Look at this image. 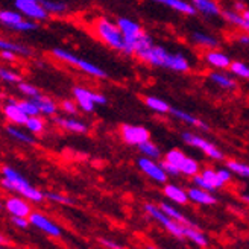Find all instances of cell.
<instances>
[{
	"instance_id": "cell-24",
	"label": "cell",
	"mask_w": 249,
	"mask_h": 249,
	"mask_svg": "<svg viewBox=\"0 0 249 249\" xmlns=\"http://www.w3.org/2000/svg\"><path fill=\"white\" fill-rule=\"evenodd\" d=\"M189 193V199L196 204H201V205H213L217 202V199L211 195V192H207L204 189H199V187H192V189L187 190Z\"/></svg>"
},
{
	"instance_id": "cell-41",
	"label": "cell",
	"mask_w": 249,
	"mask_h": 249,
	"mask_svg": "<svg viewBox=\"0 0 249 249\" xmlns=\"http://www.w3.org/2000/svg\"><path fill=\"white\" fill-rule=\"evenodd\" d=\"M0 79H2L3 82H6V84H18V82H21L20 74L16 70H11V69H6V67L0 69Z\"/></svg>"
},
{
	"instance_id": "cell-31",
	"label": "cell",
	"mask_w": 249,
	"mask_h": 249,
	"mask_svg": "<svg viewBox=\"0 0 249 249\" xmlns=\"http://www.w3.org/2000/svg\"><path fill=\"white\" fill-rule=\"evenodd\" d=\"M178 169H179V172L182 173V175H187V177L199 175V163L195 158H190V157H185Z\"/></svg>"
},
{
	"instance_id": "cell-32",
	"label": "cell",
	"mask_w": 249,
	"mask_h": 249,
	"mask_svg": "<svg viewBox=\"0 0 249 249\" xmlns=\"http://www.w3.org/2000/svg\"><path fill=\"white\" fill-rule=\"evenodd\" d=\"M41 3L49 14H53V16H61V14H64V12H67L69 9L67 3L59 2V0H41Z\"/></svg>"
},
{
	"instance_id": "cell-53",
	"label": "cell",
	"mask_w": 249,
	"mask_h": 249,
	"mask_svg": "<svg viewBox=\"0 0 249 249\" xmlns=\"http://www.w3.org/2000/svg\"><path fill=\"white\" fill-rule=\"evenodd\" d=\"M242 16H243V17H245V20H246V21L249 23V8H246V9H245V11L242 12Z\"/></svg>"
},
{
	"instance_id": "cell-3",
	"label": "cell",
	"mask_w": 249,
	"mask_h": 249,
	"mask_svg": "<svg viewBox=\"0 0 249 249\" xmlns=\"http://www.w3.org/2000/svg\"><path fill=\"white\" fill-rule=\"evenodd\" d=\"M93 31L96 36L101 40L105 46L117 52H123L124 49V38L123 34L119 29L117 23L109 20L107 17H99L93 21Z\"/></svg>"
},
{
	"instance_id": "cell-7",
	"label": "cell",
	"mask_w": 249,
	"mask_h": 249,
	"mask_svg": "<svg viewBox=\"0 0 249 249\" xmlns=\"http://www.w3.org/2000/svg\"><path fill=\"white\" fill-rule=\"evenodd\" d=\"M71 94L84 113H93L96 105H105L107 97L97 91L84 89V87H73Z\"/></svg>"
},
{
	"instance_id": "cell-19",
	"label": "cell",
	"mask_w": 249,
	"mask_h": 249,
	"mask_svg": "<svg viewBox=\"0 0 249 249\" xmlns=\"http://www.w3.org/2000/svg\"><path fill=\"white\" fill-rule=\"evenodd\" d=\"M170 116L172 117H175L177 120L185 123V124H189V126H193V128H197V129H202V131H208V124L205 122H202L201 119H197L196 116L190 114V113H187V111L184 109H179V108H173L170 109Z\"/></svg>"
},
{
	"instance_id": "cell-29",
	"label": "cell",
	"mask_w": 249,
	"mask_h": 249,
	"mask_svg": "<svg viewBox=\"0 0 249 249\" xmlns=\"http://www.w3.org/2000/svg\"><path fill=\"white\" fill-rule=\"evenodd\" d=\"M0 49H8V51H12L20 56H31L32 55V51L28 46L17 43V41H12V40H5V38L0 40Z\"/></svg>"
},
{
	"instance_id": "cell-23",
	"label": "cell",
	"mask_w": 249,
	"mask_h": 249,
	"mask_svg": "<svg viewBox=\"0 0 249 249\" xmlns=\"http://www.w3.org/2000/svg\"><path fill=\"white\" fill-rule=\"evenodd\" d=\"M222 17L228 24H231V26L249 34V23L245 20V17L242 16V12H237L232 8L231 9H223L222 11Z\"/></svg>"
},
{
	"instance_id": "cell-10",
	"label": "cell",
	"mask_w": 249,
	"mask_h": 249,
	"mask_svg": "<svg viewBox=\"0 0 249 249\" xmlns=\"http://www.w3.org/2000/svg\"><path fill=\"white\" fill-rule=\"evenodd\" d=\"M14 6L18 12L32 20V21H44L49 18V12L44 9L41 0H14Z\"/></svg>"
},
{
	"instance_id": "cell-49",
	"label": "cell",
	"mask_w": 249,
	"mask_h": 249,
	"mask_svg": "<svg viewBox=\"0 0 249 249\" xmlns=\"http://www.w3.org/2000/svg\"><path fill=\"white\" fill-rule=\"evenodd\" d=\"M99 242L102 243V246H105L107 249H123L122 245H119L114 240H109V239H99Z\"/></svg>"
},
{
	"instance_id": "cell-37",
	"label": "cell",
	"mask_w": 249,
	"mask_h": 249,
	"mask_svg": "<svg viewBox=\"0 0 249 249\" xmlns=\"http://www.w3.org/2000/svg\"><path fill=\"white\" fill-rule=\"evenodd\" d=\"M24 128H26L31 134H41L44 129H46V122L40 117V116H34V117H29V120L24 124Z\"/></svg>"
},
{
	"instance_id": "cell-16",
	"label": "cell",
	"mask_w": 249,
	"mask_h": 249,
	"mask_svg": "<svg viewBox=\"0 0 249 249\" xmlns=\"http://www.w3.org/2000/svg\"><path fill=\"white\" fill-rule=\"evenodd\" d=\"M190 3L195 6L197 14H201L207 18L222 17V8L216 0H190Z\"/></svg>"
},
{
	"instance_id": "cell-11",
	"label": "cell",
	"mask_w": 249,
	"mask_h": 249,
	"mask_svg": "<svg viewBox=\"0 0 249 249\" xmlns=\"http://www.w3.org/2000/svg\"><path fill=\"white\" fill-rule=\"evenodd\" d=\"M120 137L126 144L139 147L140 144L151 140V132H149L144 126H142V124L123 123L120 126Z\"/></svg>"
},
{
	"instance_id": "cell-4",
	"label": "cell",
	"mask_w": 249,
	"mask_h": 249,
	"mask_svg": "<svg viewBox=\"0 0 249 249\" xmlns=\"http://www.w3.org/2000/svg\"><path fill=\"white\" fill-rule=\"evenodd\" d=\"M52 56L61 62H64V64H69L71 67H76L79 69L81 71H84L85 74H89V76H93V78H107V71L104 69H101L99 66L93 64V62L87 61L78 55H74L73 52L67 51V49H62V47H55L52 49Z\"/></svg>"
},
{
	"instance_id": "cell-33",
	"label": "cell",
	"mask_w": 249,
	"mask_h": 249,
	"mask_svg": "<svg viewBox=\"0 0 249 249\" xmlns=\"http://www.w3.org/2000/svg\"><path fill=\"white\" fill-rule=\"evenodd\" d=\"M185 237L189 240H192L193 243H196L197 246H201V248H205L208 245L205 234L199 231L196 227H185Z\"/></svg>"
},
{
	"instance_id": "cell-17",
	"label": "cell",
	"mask_w": 249,
	"mask_h": 249,
	"mask_svg": "<svg viewBox=\"0 0 249 249\" xmlns=\"http://www.w3.org/2000/svg\"><path fill=\"white\" fill-rule=\"evenodd\" d=\"M235 76H232L231 73H225V70H214L208 74V81L216 85L217 89H222V90H235L237 89V82L234 79Z\"/></svg>"
},
{
	"instance_id": "cell-43",
	"label": "cell",
	"mask_w": 249,
	"mask_h": 249,
	"mask_svg": "<svg viewBox=\"0 0 249 249\" xmlns=\"http://www.w3.org/2000/svg\"><path fill=\"white\" fill-rule=\"evenodd\" d=\"M59 108L62 113H66L67 116H74L78 113V108L79 105L76 104V101H71V99H64L61 104H59Z\"/></svg>"
},
{
	"instance_id": "cell-6",
	"label": "cell",
	"mask_w": 249,
	"mask_h": 249,
	"mask_svg": "<svg viewBox=\"0 0 249 249\" xmlns=\"http://www.w3.org/2000/svg\"><path fill=\"white\" fill-rule=\"evenodd\" d=\"M0 23L2 26L12 32H32L36 29V21L24 17L17 9H2L0 11Z\"/></svg>"
},
{
	"instance_id": "cell-22",
	"label": "cell",
	"mask_w": 249,
	"mask_h": 249,
	"mask_svg": "<svg viewBox=\"0 0 249 249\" xmlns=\"http://www.w3.org/2000/svg\"><path fill=\"white\" fill-rule=\"evenodd\" d=\"M190 40L193 41L195 46L202 47L205 51H211V49H217L219 47V40L213 34H207L202 31H193L190 34Z\"/></svg>"
},
{
	"instance_id": "cell-28",
	"label": "cell",
	"mask_w": 249,
	"mask_h": 249,
	"mask_svg": "<svg viewBox=\"0 0 249 249\" xmlns=\"http://www.w3.org/2000/svg\"><path fill=\"white\" fill-rule=\"evenodd\" d=\"M5 132L11 137V139H14L20 143H24V144H34L35 140L34 137L26 134L23 129H20L18 126H16V124H6L5 126Z\"/></svg>"
},
{
	"instance_id": "cell-27",
	"label": "cell",
	"mask_w": 249,
	"mask_h": 249,
	"mask_svg": "<svg viewBox=\"0 0 249 249\" xmlns=\"http://www.w3.org/2000/svg\"><path fill=\"white\" fill-rule=\"evenodd\" d=\"M164 196L169 197L170 201L177 202V204H185L187 201H189V193L184 192L181 187H178L175 184H166Z\"/></svg>"
},
{
	"instance_id": "cell-38",
	"label": "cell",
	"mask_w": 249,
	"mask_h": 249,
	"mask_svg": "<svg viewBox=\"0 0 249 249\" xmlns=\"http://www.w3.org/2000/svg\"><path fill=\"white\" fill-rule=\"evenodd\" d=\"M17 89H18V93H20L21 96L28 97V99H34V97H36L38 94H41L40 90H38V87L34 85V84H31V82H24V81H21V82L17 84Z\"/></svg>"
},
{
	"instance_id": "cell-18",
	"label": "cell",
	"mask_w": 249,
	"mask_h": 249,
	"mask_svg": "<svg viewBox=\"0 0 249 249\" xmlns=\"http://www.w3.org/2000/svg\"><path fill=\"white\" fill-rule=\"evenodd\" d=\"M5 208L11 216H20V217H28L31 216L32 210L31 205L24 201L23 197L18 196H11L5 201Z\"/></svg>"
},
{
	"instance_id": "cell-52",
	"label": "cell",
	"mask_w": 249,
	"mask_h": 249,
	"mask_svg": "<svg viewBox=\"0 0 249 249\" xmlns=\"http://www.w3.org/2000/svg\"><path fill=\"white\" fill-rule=\"evenodd\" d=\"M237 41H239V44H242V46H249V34H248V32H243L242 35L237 36Z\"/></svg>"
},
{
	"instance_id": "cell-48",
	"label": "cell",
	"mask_w": 249,
	"mask_h": 249,
	"mask_svg": "<svg viewBox=\"0 0 249 249\" xmlns=\"http://www.w3.org/2000/svg\"><path fill=\"white\" fill-rule=\"evenodd\" d=\"M0 58L6 62H14L17 58V53H14L12 51H8V49H0Z\"/></svg>"
},
{
	"instance_id": "cell-42",
	"label": "cell",
	"mask_w": 249,
	"mask_h": 249,
	"mask_svg": "<svg viewBox=\"0 0 249 249\" xmlns=\"http://www.w3.org/2000/svg\"><path fill=\"white\" fill-rule=\"evenodd\" d=\"M185 157H187V155H185L182 151H179V149H170V151L166 154L164 160L169 161V163H172L173 166L179 167V164L182 163V160H184Z\"/></svg>"
},
{
	"instance_id": "cell-21",
	"label": "cell",
	"mask_w": 249,
	"mask_h": 249,
	"mask_svg": "<svg viewBox=\"0 0 249 249\" xmlns=\"http://www.w3.org/2000/svg\"><path fill=\"white\" fill-rule=\"evenodd\" d=\"M53 122L61 129H66L73 134H85L89 131V126L82 120L74 117H53Z\"/></svg>"
},
{
	"instance_id": "cell-5",
	"label": "cell",
	"mask_w": 249,
	"mask_h": 249,
	"mask_svg": "<svg viewBox=\"0 0 249 249\" xmlns=\"http://www.w3.org/2000/svg\"><path fill=\"white\" fill-rule=\"evenodd\" d=\"M116 23H117V26L122 31L123 38H124L123 53L134 55L137 43L140 41V38L146 34V31L142 28V24L139 21H135V20H132L129 17H119L116 20Z\"/></svg>"
},
{
	"instance_id": "cell-46",
	"label": "cell",
	"mask_w": 249,
	"mask_h": 249,
	"mask_svg": "<svg viewBox=\"0 0 249 249\" xmlns=\"http://www.w3.org/2000/svg\"><path fill=\"white\" fill-rule=\"evenodd\" d=\"M161 166H163L166 173H167V175H170V177H178L179 173H181L177 166H173L172 163H169V161H166V160L163 161V163H161Z\"/></svg>"
},
{
	"instance_id": "cell-30",
	"label": "cell",
	"mask_w": 249,
	"mask_h": 249,
	"mask_svg": "<svg viewBox=\"0 0 249 249\" xmlns=\"http://www.w3.org/2000/svg\"><path fill=\"white\" fill-rule=\"evenodd\" d=\"M160 208L164 211V213L169 216V217H172V219H175L177 222H179V223H182V225H187V227H196L193 222H190L189 219H187L184 214H181L179 211L175 208V207H172L170 204H166V202H161L160 204Z\"/></svg>"
},
{
	"instance_id": "cell-25",
	"label": "cell",
	"mask_w": 249,
	"mask_h": 249,
	"mask_svg": "<svg viewBox=\"0 0 249 249\" xmlns=\"http://www.w3.org/2000/svg\"><path fill=\"white\" fill-rule=\"evenodd\" d=\"M144 101V105L154 111V113H158V114H170V109L172 107L164 101V99H161L158 96H144L143 97Z\"/></svg>"
},
{
	"instance_id": "cell-50",
	"label": "cell",
	"mask_w": 249,
	"mask_h": 249,
	"mask_svg": "<svg viewBox=\"0 0 249 249\" xmlns=\"http://www.w3.org/2000/svg\"><path fill=\"white\" fill-rule=\"evenodd\" d=\"M219 172V175H220V178L225 181V182H228L230 179H231V177H232V172L227 167V169H219L217 170Z\"/></svg>"
},
{
	"instance_id": "cell-51",
	"label": "cell",
	"mask_w": 249,
	"mask_h": 249,
	"mask_svg": "<svg viewBox=\"0 0 249 249\" xmlns=\"http://www.w3.org/2000/svg\"><path fill=\"white\" fill-rule=\"evenodd\" d=\"M248 6L245 5L243 0H234V3H232V9H235L237 12H243Z\"/></svg>"
},
{
	"instance_id": "cell-54",
	"label": "cell",
	"mask_w": 249,
	"mask_h": 249,
	"mask_svg": "<svg viewBox=\"0 0 249 249\" xmlns=\"http://www.w3.org/2000/svg\"><path fill=\"white\" fill-rule=\"evenodd\" d=\"M242 199H243L245 202H248V204H249V195H243V196H242Z\"/></svg>"
},
{
	"instance_id": "cell-36",
	"label": "cell",
	"mask_w": 249,
	"mask_h": 249,
	"mask_svg": "<svg viewBox=\"0 0 249 249\" xmlns=\"http://www.w3.org/2000/svg\"><path fill=\"white\" fill-rule=\"evenodd\" d=\"M139 151L143 157H147V158H152V160H157L161 157V151H160V147L154 143V142H146L143 144L139 146Z\"/></svg>"
},
{
	"instance_id": "cell-15",
	"label": "cell",
	"mask_w": 249,
	"mask_h": 249,
	"mask_svg": "<svg viewBox=\"0 0 249 249\" xmlns=\"http://www.w3.org/2000/svg\"><path fill=\"white\" fill-rule=\"evenodd\" d=\"M204 61L207 66H210L214 70H230V67L232 64V59L230 58V55H227L222 51H217V49L207 51L204 53Z\"/></svg>"
},
{
	"instance_id": "cell-35",
	"label": "cell",
	"mask_w": 249,
	"mask_h": 249,
	"mask_svg": "<svg viewBox=\"0 0 249 249\" xmlns=\"http://www.w3.org/2000/svg\"><path fill=\"white\" fill-rule=\"evenodd\" d=\"M201 175H202V178H204L207 182H210L211 185L214 187V190L220 189V187H223V184H225V181H223V179L220 178L219 172L214 170V169H204V170L201 172Z\"/></svg>"
},
{
	"instance_id": "cell-40",
	"label": "cell",
	"mask_w": 249,
	"mask_h": 249,
	"mask_svg": "<svg viewBox=\"0 0 249 249\" xmlns=\"http://www.w3.org/2000/svg\"><path fill=\"white\" fill-rule=\"evenodd\" d=\"M227 167L232 173H235V175H239L242 178H249V164L240 163V161L230 160V161H227Z\"/></svg>"
},
{
	"instance_id": "cell-9",
	"label": "cell",
	"mask_w": 249,
	"mask_h": 249,
	"mask_svg": "<svg viewBox=\"0 0 249 249\" xmlns=\"http://www.w3.org/2000/svg\"><path fill=\"white\" fill-rule=\"evenodd\" d=\"M181 137H182V140H184L187 144L192 146V147L199 149V151H202V152H204L207 157H210L211 160H216V161L223 160V152L220 151V149H219L216 144H213L211 142L205 140L204 137L197 135V134H193V132H189V131L182 132Z\"/></svg>"
},
{
	"instance_id": "cell-34",
	"label": "cell",
	"mask_w": 249,
	"mask_h": 249,
	"mask_svg": "<svg viewBox=\"0 0 249 249\" xmlns=\"http://www.w3.org/2000/svg\"><path fill=\"white\" fill-rule=\"evenodd\" d=\"M230 73L235 78L249 81V64H246L243 61H232V64L230 67Z\"/></svg>"
},
{
	"instance_id": "cell-45",
	"label": "cell",
	"mask_w": 249,
	"mask_h": 249,
	"mask_svg": "<svg viewBox=\"0 0 249 249\" xmlns=\"http://www.w3.org/2000/svg\"><path fill=\"white\" fill-rule=\"evenodd\" d=\"M193 182H195L196 187H199V189H204V190H207V192H214V187L211 185L210 182H207V181L202 178V175H196V177H193Z\"/></svg>"
},
{
	"instance_id": "cell-47",
	"label": "cell",
	"mask_w": 249,
	"mask_h": 249,
	"mask_svg": "<svg viewBox=\"0 0 249 249\" xmlns=\"http://www.w3.org/2000/svg\"><path fill=\"white\" fill-rule=\"evenodd\" d=\"M11 223L14 227H18V228H26L29 225V220L26 217H20V216H11Z\"/></svg>"
},
{
	"instance_id": "cell-13",
	"label": "cell",
	"mask_w": 249,
	"mask_h": 249,
	"mask_svg": "<svg viewBox=\"0 0 249 249\" xmlns=\"http://www.w3.org/2000/svg\"><path fill=\"white\" fill-rule=\"evenodd\" d=\"M3 116L9 122V124H16V126H24L29 120V116L18 107L16 99H8L3 105Z\"/></svg>"
},
{
	"instance_id": "cell-44",
	"label": "cell",
	"mask_w": 249,
	"mask_h": 249,
	"mask_svg": "<svg viewBox=\"0 0 249 249\" xmlns=\"http://www.w3.org/2000/svg\"><path fill=\"white\" fill-rule=\"evenodd\" d=\"M44 197H47L49 201H52V202H58V204H71L73 201L70 197H67V196H64V195H59V193H44Z\"/></svg>"
},
{
	"instance_id": "cell-55",
	"label": "cell",
	"mask_w": 249,
	"mask_h": 249,
	"mask_svg": "<svg viewBox=\"0 0 249 249\" xmlns=\"http://www.w3.org/2000/svg\"><path fill=\"white\" fill-rule=\"evenodd\" d=\"M146 249H157V248H155V246H147Z\"/></svg>"
},
{
	"instance_id": "cell-12",
	"label": "cell",
	"mask_w": 249,
	"mask_h": 249,
	"mask_svg": "<svg viewBox=\"0 0 249 249\" xmlns=\"http://www.w3.org/2000/svg\"><path fill=\"white\" fill-rule=\"evenodd\" d=\"M137 166L139 169L144 173L146 177H149L151 179H154L155 182H160V184H164L167 181V173L166 170L163 169L160 163H157L155 160L152 158H147V157H142L137 161Z\"/></svg>"
},
{
	"instance_id": "cell-2",
	"label": "cell",
	"mask_w": 249,
	"mask_h": 249,
	"mask_svg": "<svg viewBox=\"0 0 249 249\" xmlns=\"http://www.w3.org/2000/svg\"><path fill=\"white\" fill-rule=\"evenodd\" d=\"M2 175H3V179H2L3 189L9 192H16L24 199H29L32 202H41L44 199V193L40 192L38 189H35L32 184H29V181L24 177H21L16 169H12L9 166H3Z\"/></svg>"
},
{
	"instance_id": "cell-8",
	"label": "cell",
	"mask_w": 249,
	"mask_h": 249,
	"mask_svg": "<svg viewBox=\"0 0 249 249\" xmlns=\"http://www.w3.org/2000/svg\"><path fill=\"white\" fill-rule=\"evenodd\" d=\"M144 211L146 213L151 214L158 223H161L170 234H173L175 237H185V227L187 225H182V223L177 222L175 219L169 217L163 210H161L160 207L154 205V204H144Z\"/></svg>"
},
{
	"instance_id": "cell-20",
	"label": "cell",
	"mask_w": 249,
	"mask_h": 249,
	"mask_svg": "<svg viewBox=\"0 0 249 249\" xmlns=\"http://www.w3.org/2000/svg\"><path fill=\"white\" fill-rule=\"evenodd\" d=\"M152 2L158 3V5H163L170 8L172 11L179 12V14L184 16H196L197 12L195 9V6L190 3V0H152Z\"/></svg>"
},
{
	"instance_id": "cell-39",
	"label": "cell",
	"mask_w": 249,
	"mask_h": 249,
	"mask_svg": "<svg viewBox=\"0 0 249 249\" xmlns=\"http://www.w3.org/2000/svg\"><path fill=\"white\" fill-rule=\"evenodd\" d=\"M17 104H18V107L26 113L29 117H34V116H40L41 113H40V109H38V107H36V104L34 102V99H18L17 101Z\"/></svg>"
},
{
	"instance_id": "cell-1",
	"label": "cell",
	"mask_w": 249,
	"mask_h": 249,
	"mask_svg": "<svg viewBox=\"0 0 249 249\" xmlns=\"http://www.w3.org/2000/svg\"><path fill=\"white\" fill-rule=\"evenodd\" d=\"M142 62L152 67L166 69L177 73H187L192 69L190 59L181 52H169L164 46L154 44L152 47L135 55Z\"/></svg>"
},
{
	"instance_id": "cell-14",
	"label": "cell",
	"mask_w": 249,
	"mask_h": 249,
	"mask_svg": "<svg viewBox=\"0 0 249 249\" xmlns=\"http://www.w3.org/2000/svg\"><path fill=\"white\" fill-rule=\"evenodd\" d=\"M29 222L31 225L38 228L40 231H43L44 234L51 235V237H61L62 230L56 225L55 222H52L47 216L41 214V213H31L29 216Z\"/></svg>"
},
{
	"instance_id": "cell-26",
	"label": "cell",
	"mask_w": 249,
	"mask_h": 249,
	"mask_svg": "<svg viewBox=\"0 0 249 249\" xmlns=\"http://www.w3.org/2000/svg\"><path fill=\"white\" fill-rule=\"evenodd\" d=\"M34 102L38 107L40 113L43 116H55V113L58 111V105L55 101H52L51 97L46 94H38L36 97H34Z\"/></svg>"
}]
</instances>
